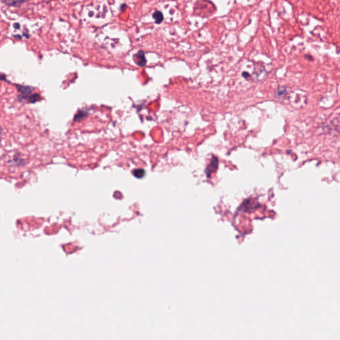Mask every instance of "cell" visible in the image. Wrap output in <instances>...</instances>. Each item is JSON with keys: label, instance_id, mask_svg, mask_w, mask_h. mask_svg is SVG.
I'll return each mask as SVG.
<instances>
[{"label": "cell", "instance_id": "6da1fadb", "mask_svg": "<svg viewBox=\"0 0 340 340\" xmlns=\"http://www.w3.org/2000/svg\"><path fill=\"white\" fill-rule=\"evenodd\" d=\"M134 61L140 66H145L146 64V59L145 57V54L142 50H140L134 56Z\"/></svg>", "mask_w": 340, "mask_h": 340}, {"label": "cell", "instance_id": "7a4b0ae2", "mask_svg": "<svg viewBox=\"0 0 340 340\" xmlns=\"http://www.w3.org/2000/svg\"><path fill=\"white\" fill-rule=\"evenodd\" d=\"M217 167H218V159H217V158L213 157L211 159V161L210 165L209 166H207V167L206 168V170H205L206 175L209 177V175H211V174H212L213 171L217 170Z\"/></svg>", "mask_w": 340, "mask_h": 340}, {"label": "cell", "instance_id": "3957f363", "mask_svg": "<svg viewBox=\"0 0 340 340\" xmlns=\"http://www.w3.org/2000/svg\"><path fill=\"white\" fill-rule=\"evenodd\" d=\"M24 2V0H5L7 5L13 7H19Z\"/></svg>", "mask_w": 340, "mask_h": 340}, {"label": "cell", "instance_id": "277c9868", "mask_svg": "<svg viewBox=\"0 0 340 340\" xmlns=\"http://www.w3.org/2000/svg\"><path fill=\"white\" fill-rule=\"evenodd\" d=\"M153 18L155 19V22L157 23V24H159V23H161L163 21V14L162 13V12H160V11H155L153 13Z\"/></svg>", "mask_w": 340, "mask_h": 340}, {"label": "cell", "instance_id": "5b68a950", "mask_svg": "<svg viewBox=\"0 0 340 340\" xmlns=\"http://www.w3.org/2000/svg\"><path fill=\"white\" fill-rule=\"evenodd\" d=\"M133 174H134V176L137 178H142L144 175H145V171H144L143 169H136L134 171V172H133Z\"/></svg>", "mask_w": 340, "mask_h": 340}]
</instances>
